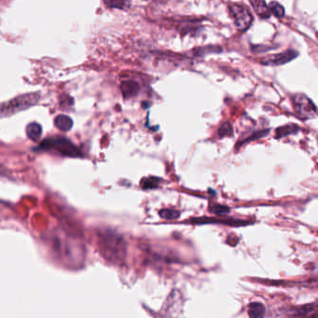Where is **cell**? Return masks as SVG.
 <instances>
[{
    "label": "cell",
    "mask_w": 318,
    "mask_h": 318,
    "mask_svg": "<svg viewBox=\"0 0 318 318\" xmlns=\"http://www.w3.org/2000/svg\"><path fill=\"white\" fill-rule=\"evenodd\" d=\"M51 243L52 250L60 256L62 260L72 265L81 264L84 250L80 243L62 234H53Z\"/></svg>",
    "instance_id": "cell-1"
},
{
    "label": "cell",
    "mask_w": 318,
    "mask_h": 318,
    "mask_svg": "<svg viewBox=\"0 0 318 318\" xmlns=\"http://www.w3.org/2000/svg\"><path fill=\"white\" fill-rule=\"evenodd\" d=\"M99 247L104 258L113 263H122L126 257L127 245L124 237L111 231L99 235Z\"/></svg>",
    "instance_id": "cell-2"
},
{
    "label": "cell",
    "mask_w": 318,
    "mask_h": 318,
    "mask_svg": "<svg viewBox=\"0 0 318 318\" xmlns=\"http://www.w3.org/2000/svg\"><path fill=\"white\" fill-rule=\"evenodd\" d=\"M39 150H53L60 155L71 158L83 156L82 151L75 144L65 137H49L42 141L39 146Z\"/></svg>",
    "instance_id": "cell-3"
},
{
    "label": "cell",
    "mask_w": 318,
    "mask_h": 318,
    "mask_svg": "<svg viewBox=\"0 0 318 318\" xmlns=\"http://www.w3.org/2000/svg\"><path fill=\"white\" fill-rule=\"evenodd\" d=\"M40 94L39 92H31L22 94L1 104V117H10L20 111H26L39 103Z\"/></svg>",
    "instance_id": "cell-4"
},
{
    "label": "cell",
    "mask_w": 318,
    "mask_h": 318,
    "mask_svg": "<svg viewBox=\"0 0 318 318\" xmlns=\"http://www.w3.org/2000/svg\"><path fill=\"white\" fill-rule=\"evenodd\" d=\"M229 13L234 21V26L239 31H247L253 23L252 13L244 5L232 3L229 5Z\"/></svg>",
    "instance_id": "cell-5"
},
{
    "label": "cell",
    "mask_w": 318,
    "mask_h": 318,
    "mask_svg": "<svg viewBox=\"0 0 318 318\" xmlns=\"http://www.w3.org/2000/svg\"><path fill=\"white\" fill-rule=\"evenodd\" d=\"M292 104L294 111L302 120H311L317 116V108L305 94H295L292 97Z\"/></svg>",
    "instance_id": "cell-6"
},
{
    "label": "cell",
    "mask_w": 318,
    "mask_h": 318,
    "mask_svg": "<svg viewBox=\"0 0 318 318\" xmlns=\"http://www.w3.org/2000/svg\"><path fill=\"white\" fill-rule=\"evenodd\" d=\"M298 56V52L294 50H287L285 52L270 54L265 57L260 59V64L267 66H278L291 62L293 59Z\"/></svg>",
    "instance_id": "cell-7"
},
{
    "label": "cell",
    "mask_w": 318,
    "mask_h": 318,
    "mask_svg": "<svg viewBox=\"0 0 318 318\" xmlns=\"http://www.w3.org/2000/svg\"><path fill=\"white\" fill-rule=\"evenodd\" d=\"M179 303H180V297H179L177 291L174 290L173 292L169 295L168 298L166 299L165 304L163 305L164 315H166V316H175L176 315L175 312H177L176 311L177 309H175V306L179 307Z\"/></svg>",
    "instance_id": "cell-8"
},
{
    "label": "cell",
    "mask_w": 318,
    "mask_h": 318,
    "mask_svg": "<svg viewBox=\"0 0 318 318\" xmlns=\"http://www.w3.org/2000/svg\"><path fill=\"white\" fill-rule=\"evenodd\" d=\"M250 3L253 7L255 13H257L260 18H269L271 16V12L269 5H267L264 0H250Z\"/></svg>",
    "instance_id": "cell-9"
},
{
    "label": "cell",
    "mask_w": 318,
    "mask_h": 318,
    "mask_svg": "<svg viewBox=\"0 0 318 318\" xmlns=\"http://www.w3.org/2000/svg\"><path fill=\"white\" fill-rule=\"evenodd\" d=\"M54 125L59 130L67 132L71 130L73 127V121L71 118L66 115H58L54 119Z\"/></svg>",
    "instance_id": "cell-10"
},
{
    "label": "cell",
    "mask_w": 318,
    "mask_h": 318,
    "mask_svg": "<svg viewBox=\"0 0 318 318\" xmlns=\"http://www.w3.org/2000/svg\"><path fill=\"white\" fill-rule=\"evenodd\" d=\"M122 91L124 93V97L130 98L133 96H136L138 91L140 90V87L139 85L137 84V82L135 81H125L123 84H122Z\"/></svg>",
    "instance_id": "cell-11"
},
{
    "label": "cell",
    "mask_w": 318,
    "mask_h": 318,
    "mask_svg": "<svg viewBox=\"0 0 318 318\" xmlns=\"http://www.w3.org/2000/svg\"><path fill=\"white\" fill-rule=\"evenodd\" d=\"M294 316H313L318 315V309L316 304H309L302 306L292 311Z\"/></svg>",
    "instance_id": "cell-12"
},
{
    "label": "cell",
    "mask_w": 318,
    "mask_h": 318,
    "mask_svg": "<svg viewBox=\"0 0 318 318\" xmlns=\"http://www.w3.org/2000/svg\"><path fill=\"white\" fill-rule=\"evenodd\" d=\"M26 135L29 139L37 142L42 135V127L38 123L29 124L26 127Z\"/></svg>",
    "instance_id": "cell-13"
},
{
    "label": "cell",
    "mask_w": 318,
    "mask_h": 318,
    "mask_svg": "<svg viewBox=\"0 0 318 318\" xmlns=\"http://www.w3.org/2000/svg\"><path fill=\"white\" fill-rule=\"evenodd\" d=\"M299 131V126L296 124H289L281 126L279 128L276 129V138H282V137H286V136H290L293 134L298 133Z\"/></svg>",
    "instance_id": "cell-14"
},
{
    "label": "cell",
    "mask_w": 318,
    "mask_h": 318,
    "mask_svg": "<svg viewBox=\"0 0 318 318\" xmlns=\"http://www.w3.org/2000/svg\"><path fill=\"white\" fill-rule=\"evenodd\" d=\"M265 313V307L260 302H252L248 308V315L250 317H263Z\"/></svg>",
    "instance_id": "cell-15"
},
{
    "label": "cell",
    "mask_w": 318,
    "mask_h": 318,
    "mask_svg": "<svg viewBox=\"0 0 318 318\" xmlns=\"http://www.w3.org/2000/svg\"><path fill=\"white\" fill-rule=\"evenodd\" d=\"M269 9L272 14H273L275 17L280 18V17H284L285 16V9L282 6L280 3L276 1H273L269 4Z\"/></svg>",
    "instance_id": "cell-16"
},
{
    "label": "cell",
    "mask_w": 318,
    "mask_h": 318,
    "mask_svg": "<svg viewBox=\"0 0 318 318\" xmlns=\"http://www.w3.org/2000/svg\"><path fill=\"white\" fill-rule=\"evenodd\" d=\"M160 216L164 220L172 221V220H176L180 216V213L174 209H162L160 211Z\"/></svg>",
    "instance_id": "cell-17"
},
{
    "label": "cell",
    "mask_w": 318,
    "mask_h": 318,
    "mask_svg": "<svg viewBox=\"0 0 318 318\" xmlns=\"http://www.w3.org/2000/svg\"><path fill=\"white\" fill-rule=\"evenodd\" d=\"M159 185V178L156 177H148V178H144L141 181V187L144 189H151V188H157V186Z\"/></svg>",
    "instance_id": "cell-18"
},
{
    "label": "cell",
    "mask_w": 318,
    "mask_h": 318,
    "mask_svg": "<svg viewBox=\"0 0 318 318\" xmlns=\"http://www.w3.org/2000/svg\"><path fill=\"white\" fill-rule=\"evenodd\" d=\"M233 127L230 123H225V124L221 125L220 130H219V135L221 137H232L233 136Z\"/></svg>",
    "instance_id": "cell-19"
},
{
    "label": "cell",
    "mask_w": 318,
    "mask_h": 318,
    "mask_svg": "<svg viewBox=\"0 0 318 318\" xmlns=\"http://www.w3.org/2000/svg\"><path fill=\"white\" fill-rule=\"evenodd\" d=\"M104 2L110 8L124 9L127 7V0H104Z\"/></svg>",
    "instance_id": "cell-20"
},
{
    "label": "cell",
    "mask_w": 318,
    "mask_h": 318,
    "mask_svg": "<svg viewBox=\"0 0 318 318\" xmlns=\"http://www.w3.org/2000/svg\"><path fill=\"white\" fill-rule=\"evenodd\" d=\"M210 210L211 212H214L215 214H226L230 212V208L222 205H215Z\"/></svg>",
    "instance_id": "cell-21"
},
{
    "label": "cell",
    "mask_w": 318,
    "mask_h": 318,
    "mask_svg": "<svg viewBox=\"0 0 318 318\" xmlns=\"http://www.w3.org/2000/svg\"><path fill=\"white\" fill-rule=\"evenodd\" d=\"M317 37H318V33H317Z\"/></svg>",
    "instance_id": "cell-22"
}]
</instances>
